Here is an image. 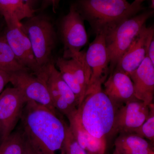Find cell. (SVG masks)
<instances>
[{
  "mask_svg": "<svg viewBox=\"0 0 154 154\" xmlns=\"http://www.w3.org/2000/svg\"><path fill=\"white\" fill-rule=\"evenodd\" d=\"M22 154H36L33 151L32 149L30 148V146L29 145L25 140V146H24V149H23V151Z\"/></svg>",
  "mask_w": 154,
  "mask_h": 154,
  "instance_id": "4316f807",
  "label": "cell"
},
{
  "mask_svg": "<svg viewBox=\"0 0 154 154\" xmlns=\"http://www.w3.org/2000/svg\"><path fill=\"white\" fill-rule=\"evenodd\" d=\"M149 113L147 119L143 124L133 133L141 137L146 138L152 142L154 141V103L149 105Z\"/></svg>",
  "mask_w": 154,
  "mask_h": 154,
  "instance_id": "7402d4cb",
  "label": "cell"
},
{
  "mask_svg": "<svg viewBox=\"0 0 154 154\" xmlns=\"http://www.w3.org/2000/svg\"><path fill=\"white\" fill-rule=\"evenodd\" d=\"M104 92L119 107L136 99L133 83L130 77L124 72L115 68L104 83Z\"/></svg>",
  "mask_w": 154,
  "mask_h": 154,
  "instance_id": "5bb4252c",
  "label": "cell"
},
{
  "mask_svg": "<svg viewBox=\"0 0 154 154\" xmlns=\"http://www.w3.org/2000/svg\"><path fill=\"white\" fill-rule=\"evenodd\" d=\"M10 74L0 70V94L3 91L5 86L10 82Z\"/></svg>",
  "mask_w": 154,
  "mask_h": 154,
  "instance_id": "cb8c5ba5",
  "label": "cell"
},
{
  "mask_svg": "<svg viewBox=\"0 0 154 154\" xmlns=\"http://www.w3.org/2000/svg\"><path fill=\"white\" fill-rule=\"evenodd\" d=\"M10 82L21 92L27 102L33 101L57 113L46 84L41 77L29 70L20 71L10 74Z\"/></svg>",
  "mask_w": 154,
  "mask_h": 154,
  "instance_id": "9c48e42d",
  "label": "cell"
},
{
  "mask_svg": "<svg viewBox=\"0 0 154 154\" xmlns=\"http://www.w3.org/2000/svg\"><path fill=\"white\" fill-rule=\"evenodd\" d=\"M146 56L149 58L154 64V37L149 41L147 47Z\"/></svg>",
  "mask_w": 154,
  "mask_h": 154,
  "instance_id": "d4e9b609",
  "label": "cell"
},
{
  "mask_svg": "<svg viewBox=\"0 0 154 154\" xmlns=\"http://www.w3.org/2000/svg\"><path fill=\"white\" fill-rule=\"evenodd\" d=\"M60 1L61 0H43V7L45 8L48 6H51L53 10L55 12Z\"/></svg>",
  "mask_w": 154,
  "mask_h": 154,
  "instance_id": "484cf974",
  "label": "cell"
},
{
  "mask_svg": "<svg viewBox=\"0 0 154 154\" xmlns=\"http://www.w3.org/2000/svg\"><path fill=\"white\" fill-rule=\"evenodd\" d=\"M35 0H33V2H35Z\"/></svg>",
  "mask_w": 154,
  "mask_h": 154,
  "instance_id": "4dcf8cb0",
  "label": "cell"
},
{
  "mask_svg": "<svg viewBox=\"0 0 154 154\" xmlns=\"http://www.w3.org/2000/svg\"><path fill=\"white\" fill-rule=\"evenodd\" d=\"M113 154H118L117 153H116V152L114 151V152H113Z\"/></svg>",
  "mask_w": 154,
  "mask_h": 154,
  "instance_id": "f546056e",
  "label": "cell"
},
{
  "mask_svg": "<svg viewBox=\"0 0 154 154\" xmlns=\"http://www.w3.org/2000/svg\"><path fill=\"white\" fill-rule=\"evenodd\" d=\"M23 2H25L27 3L28 5H30L32 8V6H33V3H34V2H33V0H22Z\"/></svg>",
  "mask_w": 154,
  "mask_h": 154,
  "instance_id": "83f0119b",
  "label": "cell"
},
{
  "mask_svg": "<svg viewBox=\"0 0 154 154\" xmlns=\"http://www.w3.org/2000/svg\"><path fill=\"white\" fill-rule=\"evenodd\" d=\"M144 1H145V0H134V2L139 3V4H142V3Z\"/></svg>",
  "mask_w": 154,
  "mask_h": 154,
  "instance_id": "f1b7e54d",
  "label": "cell"
},
{
  "mask_svg": "<svg viewBox=\"0 0 154 154\" xmlns=\"http://www.w3.org/2000/svg\"><path fill=\"white\" fill-rule=\"evenodd\" d=\"M153 11H147L126 19L105 35L110 72L145 26Z\"/></svg>",
  "mask_w": 154,
  "mask_h": 154,
  "instance_id": "277c9868",
  "label": "cell"
},
{
  "mask_svg": "<svg viewBox=\"0 0 154 154\" xmlns=\"http://www.w3.org/2000/svg\"><path fill=\"white\" fill-rule=\"evenodd\" d=\"M4 36L19 62L34 74L40 75L42 69L37 63L30 40L22 25L7 27Z\"/></svg>",
  "mask_w": 154,
  "mask_h": 154,
  "instance_id": "8fae6325",
  "label": "cell"
},
{
  "mask_svg": "<svg viewBox=\"0 0 154 154\" xmlns=\"http://www.w3.org/2000/svg\"><path fill=\"white\" fill-rule=\"evenodd\" d=\"M34 12L30 5L22 0H0V14L7 27L21 26L22 19L33 17Z\"/></svg>",
  "mask_w": 154,
  "mask_h": 154,
  "instance_id": "e0dca14e",
  "label": "cell"
},
{
  "mask_svg": "<svg viewBox=\"0 0 154 154\" xmlns=\"http://www.w3.org/2000/svg\"><path fill=\"white\" fill-rule=\"evenodd\" d=\"M73 134L80 145L88 154H105L106 139L95 137L83 126L77 109L67 116Z\"/></svg>",
  "mask_w": 154,
  "mask_h": 154,
  "instance_id": "2e32d148",
  "label": "cell"
},
{
  "mask_svg": "<svg viewBox=\"0 0 154 154\" xmlns=\"http://www.w3.org/2000/svg\"><path fill=\"white\" fill-rule=\"evenodd\" d=\"M65 154H88L80 145L73 134L69 125L66 124V135L65 139Z\"/></svg>",
  "mask_w": 154,
  "mask_h": 154,
  "instance_id": "603a6c76",
  "label": "cell"
},
{
  "mask_svg": "<svg viewBox=\"0 0 154 154\" xmlns=\"http://www.w3.org/2000/svg\"><path fill=\"white\" fill-rule=\"evenodd\" d=\"M55 65L57 68L64 81L75 94L79 107L82 102L85 94L81 88L76 75L70 66L67 59L63 57L58 58L56 61Z\"/></svg>",
  "mask_w": 154,
  "mask_h": 154,
  "instance_id": "d6986e66",
  "label": "cell"
},
{
  "mask_svg": "<svg viewBox=\"0 0 154 154\" xmlns=\"http://www.w3.org/2000/svg\"><path fill=\"white\" fill-rule=\"evenodd\" d=\"M118 154H154V148L145 139L134 133L120 134L114 142Z\"/></svg>",
  "mask_w": 154,
  "mask_h": 154,
  "instance_id": "ac0fdd59",
  "label": "cell"
},
{
  "mask_svg": "<svg viewBox=\"0 0 154 154\" xmlns=\"http://www.w3.org/2000/svg\"><path fill=\"white\" fill-rule=\"evenodd\" d=\"M27 101L16 88H8L0 94V137L1 142L13 132L21 118Z\"/></svg>",
  "mask_w": 154,
  "mask_h": 154,
  "instance_id": "30bf717a",
  "label": "cell"
},
{
  "mask_svg": "<svg viewBox=\"0 0 154 154\" xmlns=\"http://www.w3.org/2000/svg\"><path fill=\"white\" fill-rule=\"evenodd\" d=\"M22 24L37 63L42 69L52 60L51 54L56 42L53 24L47 17L39 16H33Z\"/></svg>",
  "mask_w": 154,
  "mask_h": 154,
  "instance_id": "5b68a950",
  "label": "cell"
},
{
  "mask_svg": "<svg viewBox=\"0 0 154 154\" xmlns=\"http://www.w3.org/2000/svg\"><path fill=\"white\" fill-rule=\"evenodd\" d=\"M85 56L91 74L85 96L102 90V85L107 79L110 60L105 34H96L86 52Z\"/></svg>",
  "mask_w": 154,
  "mask_h": 154,
  "instance_id": "52a82bcc",
  "label": "cell"
},
{
  "mask_svg": "<svg viewBox=\"0 0 154 154\" xmlns=\"http://www.w3.org/2000/svg\"><path fill=\"white\" fill-rule=\"evenodd\" d=\"M133 83L135 97L149 105L153 103L154 64L146 56L140 66L129 76Z\"/></svg>",
  "mask_w": 154,
  "mask_h": 154,
  "instance_id": "9a60e30c",
  "label": "cell"
},
{
  "mask_svg": "<svg viewBox=\"0 0 154 154\" xmlns=\"http://www.w3.org/2000/svg\"><path fill=\"white\" fill-rule=\"evenodd\" d=\"M25 139L21 131L12 133L0 145V154H22Z\"/></svg>",
  "mask_w": 154,
  "mask_h": 154,
  "instance_id": "44dd1931",
  "label": "cell"
},
{
  "mask_svg": "<svg viewBox=\"0 0 154 154\" xmlns=\"http://www.w3.org/2000/svg\"><path fill=\"white\" fill-rule=\"evenodd\" d=\"M40 76L46 84L56 110L66 116L76 110L79 105L76 97L52 60L42 68Z\"/></svg>",
  "mask_w": 154,
  "mask_h": 154,
  "instance_id": "8992f818",
  "label": "cell"
},
{
  "mask_svg": "<svg viewBox=\"0 0 154 154\" xmlns=\"http://www.w3.org/2000/svg\"><path fill=\"white\" fill-rule=\"evenodd\" d=\"M149 111V106L137 99L122 105L116 116L115 134L133 133L147 119Z\"/></svg>",
  "mask_w": 154,
  "mask_h": 154,
  "instance_id": "7c38bea8",
  "label": "cell"
},
{
  "mask_svg": "<svg viewBox=\"0 0 154 154\" xmlns=\"http://www.w3.org/2000/svg\"><path fill=\"white\" fill-rule=\"evenodd\" d=\"M20 120L25 140L36 154H65L66 123L33 101L26 103Z\"/></svg>",
  "mask_w": 154,
  "mask_h": 154,
  "instance_id": "6da1fadb",
  "label": "cell"
},
{
  "mask_svg": "<svg viewBox=\"0 0 154 154\" xmlns=\"http://www.w3.org/2000/svg\"><path fill=\"white\" fill-rule=\"evenodd\" d=\"M77 9L96 34L105 35L122 22L143 11L142 4L126 0H80Z\"/></svg>",
  "mask_w": 154,
  "mask_h": 154,
  "instance_id": "7a4b0ae2",
  "label": "cell"
},
{
  "mask_svg": "<svg viewBox=\"0 0 154 154\" xmlns=\"http://www.w3.org/2000/svg\"><path fill=\"white\" fill-rule=\"evenodd\" d=\"M0 70L11 74L22 70H29L19 62L5 36H0Z\"/></svg>",
  "mask_w": 154,
  "mask_h": 154,
  "instance_id": "ffe728a7",
  "label": "cell"
},
{
  "mask_svg": "<svg viewBox=\"0 0 154 154\" xmlns=\"http://www.w3.org/2000/svg\"><path fill=\"white\" fill-rule=\"evenodd\" d=\"M119 107L101 90L85 95L77 111L82 124L89 133L106 139L115 134L116 116Z\"/></svg>",
  "mask_w": 154,
  "mask_h": 154,
  "instance_id": "3957f363",
  "label": "cell"
},
{
  "mask_svg": "<svg viewBox=\"0 0 154 154\" xmlns=\"http://www.w3.org/2000/svg\"><path fill=\"white\" fill-rule=\"evenodd\" d=\"M153 37V28H147L146 25L144 26L132 44L119 61L115 68L130 75L146 56L148 44Z\"/></svg>",
  "mask_w": 154,
  "mask_h": 154,
  "instance_id": "4fadbf2b",
  "label": "cell"
},
{
  "mask_svg": "<svg viewBox=\"0 0 154 154\" xmlns=\"http://www.w3.org/2000/svg\"><path fill=\"white\" fill-rule=\"evenodd\" d=\"M84 20L76 6L73 5L61 21L60 31L64 49L63 57L69 59L81 51L88 42Z\"/></svg>",
  "mask_w": 154,
  "mask_h": 154,
  "instance_id": "ba28073f",
  "label": "cell"
}]
</instances>
